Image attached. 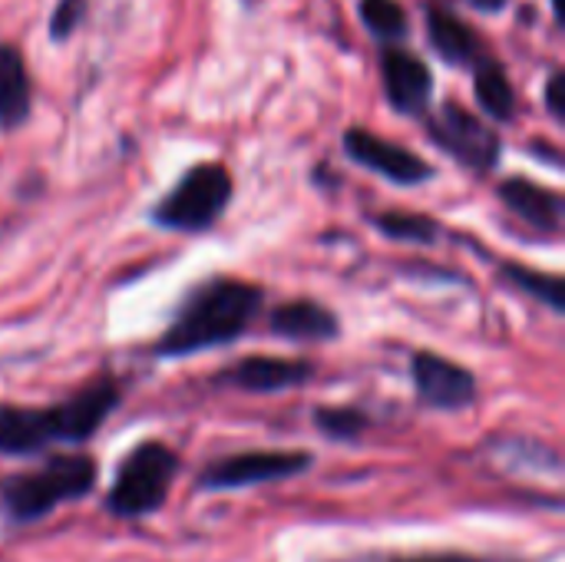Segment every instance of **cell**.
I'll list each match as a JSON object with an SVG mask.
<instances>
[{
  "label": "cell",
  "instance_id": "obj_6",
  "mask_svg": "<svg viewBox=\"0 0 565 562\" xmlns=\"http://www.w3.org/2000/svg\"><path fill=\"white\" fill-rule=\"evenodd\" d=\"M311 467H315L311 450H242V454H228V457L205 464L195 487L205 494L248 490V487H265V484L301 477Z\"/></svg>",
  "mask_w": 565,
  "mask_h": 562
},
{
  "label": "cell",
  "instance_id": "obj_17",
  "mask_svg": "<svg viewBox=\"0 0 565 562\" xmlns=\"http://www.w3.org/2000/svg\"><path fill=\"white\" fill-rule=\"evenodd\" d=\"M473 89H477V99H480V106H483V113L490 119H500V123L513 119L516 93H513V83L507 79V73H503V66L497 60H480L477 63Z\"/></svg>",
  "mask_w": 565,
  "mask_h": 562
},
{
  "label": "cell",
  "instance_id": "obj_10",
  "mask_svg": "<svg viewBox=\"0 0 565 562\" xmlns=\"http://www.w3.org/2000/svg\"><path fill=\"white\" fill-rule=\"evenodd\" d=\"M315 378V364L305 358H275V354H252L235 361L232 368L218 371V384L245 391V394H281L305 388Z\"/></svg>",
  "mask_w": 565,
  "mask_h": 562
},
{
  "label": "cell",
  "instance_id": "obj_9",
  "mask_svg": "<svg viewBox=\"0 0 565 562\" xmlns=\"http://www.w3.org/2000/svg\"><path fill=\"white\" fill-rule=\"evenodd\" d=\"M344 152L358 166L384 176L394 185L411 189V185H424V182H430L437 176L427 159H420L417 152H411V149L391 142V139H381V136H374L367 129H348L344 132Z\"/></svg>",
  "mask_w": 565,
  "mask_h": 562
},
{
  "label": "cell",
  "instance_id": "obj_20",
  "mask_svg": "<svg viewBox=\"0 0 565 562\" xmlns=\"http://www.w3.org/2000/svg\"><path fill=\"white\" fill-rule=\"evenodd\" d=\"M361 17L381 40H397L407 33V13L397 0H361Z\"/></svg>",
  "mask_w": 565,
  "mask_h": 562
},
{
  "label": "cell",
  "instance_id": "obj_7",
  "mask_svg": "<svg viewBox=\"0 0 565 562\" xmlns=\"http://www.w3.org/2000/svg\"><path fill=\"white\" fill-rule=\"evenodd\" d=\"M427 132L447 156H454L460 166L473 172H490L500 162V136L460 103H444L430 116Z\"/></svg>",
  "mask_w": 565,
  "mask_h": 562
},
{
  "label": "cell",
  "instance_id": "obj_4",
  "mask_svg": "<svg viewBox=\"0 0 565 562\" xmlns=\"http://www.w3.org/2000/svg\"><path fill=\"white\" fill-rule=\"evenodd\" d=\"M182 470L179 454L162 441H139L119 460L113 484L103 497L106 513L119 520H142L166 507L169 490Z\"/></svg>",
  "mask_w": 565,
  "mask_h": 562
},
{
  "label": "cell",
  "instance_id": "obj_11",
  "mask_svg": "<svg viewBox=\"0 0 565 562\" xmlns=\"http://www.w3.org/2000/svg\"><path fill=\"white\" fill-rule=\"evenodd\" d=\"M271 335L291 341V344H331L341 338V318L334 308L315 301V298H295L281 301L268 315Z\"/></svg>",
  "mask_w": 565,
  "mask_h": 562
},
{
  "label": "cell",
  "instance_id": "obj_13",
  "mask_svg": "<svg viewBox=\"0 0 565 562\" xmlns=\"http://www.w3.org/2000/svg\"><path fill=\"white\" fill-rule=\"evenodd\" d=\"M384 70V89L397 113H424L434 96V76L427 63L407 50H387L381 60Z\"/></svg>",
  "mask_w": 565,
  "mask_h": 562
},
{
  "label": "cell",
  "instance_id": "obj_8",
  "mask_svg": "<svg viewBox=\"0 0 565 562\" xmlns=\"http://www.w3.org/2000/svg\"><path fill=\"white\" fill-rule=\"evenodd\" d=\"M411 381H414L417 401L430 411L454 414V411H467L480 401L477 374L430 348H417L411 354Z\"/></svg>",
  "mask_w": 565,
  "mask_h": 562
},
{
  "label": "cell",
  "instance_id": "obj_25",
  "mask_svg": "<svg viewBox=\"0 0 565 562\" xmlns=\"http://www.w3.org/2000/svg\"><path fill=\"white\" fill-rule=\"evenodd\" d=\"M553 13H556V20H563V0H553Z\"/></svg>",
  "mask_w": 565,
  "mask_h": 562
},
{
  "label": "cell",
  "instance_id": "obj_24",
  "mask_svg": "<svg viewBox=\"0 0 565 562\" xmlns=\"http://www.w3.org/2000/svg\"><path fill=\"white\" fill-rule=\"evenodd\" d=\"M473 7H480V10H500L507 0H470Z\"/></svg>",
  "mask_w": 565,
  "mask_h": 562
},
{
  "label": "cell",
  "instance_id": "obj_23",
  "mask_svg": "<svg viewBox=\"0 0 565 562\" xmlns=\"http://www.w3.org/2000/svg\"><path fill=\"white\" fill-rule=\"evenodd\" d=\"M563 86H565V73H563V70H556V73L550 76V83H546V106H550L553 119H559V123L565 119Z\"/></svg>",
  "mask_w": 565,
  "mask_h": 562
},
{
  "label": "cell",
  "instance_id": "obj_22",
  "mask_svg": "<svg viewBox=\"0 0 565 562\" xmlns=\"http://www.w3.org/2000/svg\"><path fill=\"white\" fill-rule=\"evenodd\" d=\"M387 562H490L483 556H473V553H407V556H391Z\"/></svg>",
  "mask_w": 565,
  "mask_h": 562
},
{
  "label": "cell",
  "instance_id": "obj_5",
  "mask_svg": "<svg viewBox=\"0 0 565 562\" xmlns=\"http://www.w3.org/2000/svg\"><path fill=\"white\" fill-rule=\"evenodd\" d=\"M232 192L235 182L222 162H199L152 205L149 219L166 232L199 235L225 215Z\"/></svg>",
  "mask_w": 565,
  "mask_h": 562
},
{
  "label": "cell",
  "instance_id": "obj_15",
  "mask_svg": "<svg viewBox=\"0 0 565 562\" xmlns=\"http://www.w3.org/2000/svg\"><path fill=\"white\" fill-rule=\"evenodd\" d=\"M427 30H430V43L440 50L444 60H450V63H480V36L463 20H457L454 13H447L440 7H430Z\"/></svg>",
  "mask_w": 565,
  "mask_h": 562
},
{
  "label": "cell",
  "instance_id": "obj_19",
  "mask_svg": "<svg viewBox=\"0 0 565 562\" xmlns=\"http://www.w3.org/2000/svg\"><path fill=\"white\" fill-rule=\"evenodd\" d=\"M371 222L381 235L404 245H434L440 238V222L424 212H381Z\"/></svg>",
  "mask_w": 565,
  "mask_h": 562
},
{
  "label": "cell",
  "instance_id": "obj_18",
  "mask_svg": "<svg viewBox=\"0 0 565 562\" xmlns=\"http://www.w3.org/2000/svg\"><path fill=\"white\" fill-rule=\"evenodd\" d=\"M311 421L318 427V434H324L328 441H338V444H351V441H361L374 421L364 407H354V404H328V407H315L311 411Z\"/></svg>",
  "mask_w": 565,
  "mask_h": 562
},
{
  "label": "cell",
  "instance_id": "obj_12",
  "mask_svg": "<svg viewBox=\"0 0 565 562\" xmlns=\"http://www.w3.org/2000/svg\"><path fill=\"white\" fill-rule=\"evenodd\" d=\"M497 192H500V202H503L520 222H526L533 232L550 235V238L559 235L565 212V202L559 192H553V189H546V185H540V182H533V179H523V176L503 179Z\"/></svg>",
  "mask_w": 565,
  "mask_h": 562
},
{
  "label": "cell",
  "instance_id": "obj_14",
  "mask_svg": "<svg viewBox=\"0 0 565 562\" xmlns=\"http://www.w3.org/2000/svg\"><path fill=\"white\" fill-rule=\"evenodd\" d=\"M30 116V76L17 46H0V126L17 129Z\"/></svg>",
  "mask_w": 565,
  "mask_h": 562
},
{
  "label": "cell",
  "instance_id": "obj_3",
  "mask_svg": "<svg viewBox=\"0 0 565 562\" xmlns=\"http://www.w3.org/2000/svg\"><path fill=\"white\" fill-rule=\"evenodd\" d=\"M96 480L99 464L89 454H46L40 467L3 484V513L13 527L40 523L53 510L86 500L96 490Z\"/></svg>",
  "mask_w": 565,
  "mask_h": 562
},
{
  "label": "cell",
  "instance_id": "obj_16",
  "mask_svg": "<svg viewBox=\"0 0 565 562\" xmlns=\"http://www.w3.org/2000/svg\"><path fill=\"white\" fill-rule=\"evenodd\" d=\"M500 282H507L510 288L543 301L553 315H565V285L563 275L556 272H540V268H530V265H520V262H500L497 268Z\"/></svg>",
  "mask_w": 565,
  "mask_h": 562
},
{
  "label": "cell",
  "instance_id": "obj_21",
  "mask_svg": "<svg viewBox=\"0 0 565 562\" xmlns=\"http://www.w3.org/2000/svg\"><path fill=\"white\" fill-rule=\"evenodd\" d=\"M83 10H86V0H60V7H56V13H53V23H50V36H53V40L70 36L73 26L79 23Z\"/></svg>",
  "mask_w": 565,
  "mask_h": 562
},
{
  "label": "cell",
  "instance_id": "obj_2",
  "mask_svg": "<svg viewBox=\"0 0 565 562\" xmlns=\"http://www.w3.org/2000/svg\"><path fill=\"white\" fill-rule=\"evenodd\" d=\"M119 401V381L103 374L50 407L0 404V457H36L56 444L79 447L99 434Z\"/></svg>",
  "mask_w": 565,
  "mask_h": 562
},
{
  "label": "cell",
  "instance_id": "obj_1",
  "mask_svg": "<svg viewBox=\"0 0 565 562\" xmlns=\"http://www.w3.org/2000/svg\"><path fill=\"white\" fill-rule=\"evenodd\" d=\"M265 288L248 278L212 275L185 291L166 331L152 344V358L179 361L202 351L235 344L262 315Z\"/></svg>",
  "mask_w": 565,
  "mask_h": 562
}]
</instances>
